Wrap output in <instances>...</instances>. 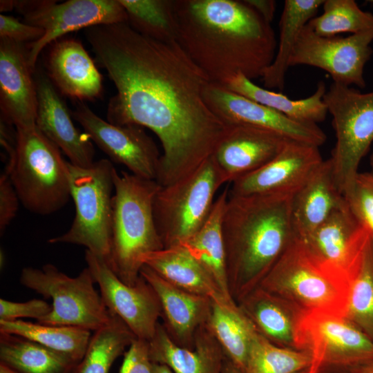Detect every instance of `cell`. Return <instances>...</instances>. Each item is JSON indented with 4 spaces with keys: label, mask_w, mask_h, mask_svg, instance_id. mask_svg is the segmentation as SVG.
Listing matches in <instances>:
<instances>
[{
    "label": "cell",
    "mask_w": 373,
    "mask_h": 373,
    "mask_svg": "<svg viewBox=\"0 0 373 373\" xmlns=\"http://www.w3.org/2000/svg\"><path fill=\"white\" fill-rule=\"evenodd\" d=\"M95 60L116 88L106 119L147 128L162 154L157 182L169 185L211 156L226 126L204 98L210 82L177 41L144 36L128 23L84 29Z\"/></svg>",
    "instance_id": "1"
},
{
    "label": "cell",
    "mask_w": 373,
    "mask_h": 373,
    "mask_svg": "<svg viewBox=\"0 0 373 373\" xmlns=\"http://www.w3.org/2000/svg\"><path fill=\"white\" fill-rule=\"evenodd\" d=\"M176 41L210 82L261 78L277 41L271 23L245 0H173Z\"/></svg>",
    "instance_id": "2"
},
{
    "label": "cell",
    "mask_w": 373,
    "mask_h": 373,
    "mask_svg": "<svg viewBox=\"0 0 373 373\" xmlns=\"http://www.w3.org/2000/svg\"><path fill=\"white\" fill-rule=\"evenodd\" d=\"M291 198L228 195L222 233L233 298L240 300L255 289L294 238Z\"/></svg>",
    "instance_id": "3"
},
{
    "label": "cell",
    "mask_w": 373,
    "mask_h": 373,
    "mask_svg": "<svg viewBox=\"0 0 373 373\" xmlns=\"http://www.w3.org/2000/svg\"><path fill=\"white\" fill-rule=\"evenodd\" d=\"M113 184L111 249L106 262L122 281L133 285L140 277L141 257L164 248L153 213L160 185L115 169Z\"/></svg>",
    "instance_id": "4"
},
{
    "label": "cell",
    "mask_w": 373,
    "mask_h": 373,
    "mask_svg": "<svg viewBox=\"0 0 373 373\" xmlns=\"http://www.w3.org/2000/svg\"><path fill=\"white\" fill-rule=\"evenodd\" d=\"M256 287L302 314L346 316L350 279L318 262L295 237Z\"/></svg>",
    "instance_id": "5"
},
{
    "label": "cell",
    "mask_w": 373,
    "mask_h": 373,
    "mask_svg": "<svg viewBox=\"0 0 373 373\" xmlns=\"http://www.w3.org/2000/svg\"><path fill=\"white\" fill-rule=\"evenodd\" d=\"M16 129L14 147H6L10 158L5 172L25 209L41 216L54 213L71 198L68 162L36 126Z\"/></svg>",
    "instance_id": "6"
},
{
    "label": "cell",
    "mask_w": 373,
    "mask_h": 373,
    "mask_svg": "<svg viewBox=\"0 0 373 373\" xmlns=\"http://www.w3.org/2000/svg\"><path fill=\"white\" fill-rule=\"evenodd\" d=\"M71 198L75 214L69 229L48 240L85 247L93 255L108 260L111 249L112 201L115 167L107 159L87 167L68 162Z\"/></svg>",
    "instance_id": "7"
},
{
    "label": "cell",
    "mask_w": 373,
    "mask_h": 373,
    "mask_svg": "<svg viewBox=\"0 0 373 373\" xmlns=\"http://www.w3.org/2000/svg\"><path fill=\"white\" fill-rule=\"evenodd\" d=\"M224 184L210 157L184 178L160 186L153 198V213L164 247L180 245L199 230Z\"/></svg>",
    "instance_id": "8"
},
{
    "label": "cell",
    "mask_w": 373,
    "mask_h": 373,
    "mask_svg": "<svg viewBox=\"0 0 373 373\" xmlns=\"http://www.w3.org/2000/svg\"><path fill=\"white\" fill-rule=\"evenodd\" d=\"M19 282L52 301L51 312L38 321L39 323L95 332L111 319L112 315L95 289V281L88 267L76 277L67 276L52 264L41 268L25 267Z\"/></svg>",
    "instance_id": "9"
},
{
    "label": "cell",
    "mask_w": 373,
    "mask_h": 373,
    "mask_svg": "<svg viewBox=\"0 0 373 373\" xmlns=\"http://www.w3.org/2000/svg\"><path fill=\"white\" fill-rule=\"evenodd\" d=\"M323 99L332 116L336 135L329 160L335 182L344 195L352 186L361 160L373 142V90L362 93L332 82Z\"/></svg>",
    "instance_id": "10"
},
{
    "label": "cell",
    "mask_w": 373,
    "mask_h": 373,
    "mask_svg": "<svg viewBox=\"0 0 373 373\" xmlns=\"http://www.w3.org/2000/svg\"><path fill=\"white\" fill-rule=\"evenodd\" d=\"M15 9L26 23L44 32L28 48V64L33 70L41 51L68 32L102 24L128 23L119 0L15 1Z\"/></svg>",
    "instance_id": "11"
},
{
    "label": "cell",
    "mask_w": 373,
    "mask_h": 373,
    "mask_svg": "<svg viewBox=\"0 0 373 373\" xmlns=\"http://www.w3.org/2000/svg\"><path fill=\"white\" fill-rule=\"evenodd\" d=\"M299 350L312 358L305 373H319L373 358V341L344 317L304 314L299 324Z\"/></svg>",
    "instance_id": "12"
},
{
    "label": "cell",
    "mask_w": 373,
    "mask_h": 373,
    "mask_svg": "<svg viewBox=\"0 0 373 373\" xmlns=\"http://www.w3.org/2000/svg\"><path fill=\"white\" fill-rule=\"evenodd\" d=\"M373 28L350 36L323 37L307 24L301 30L290 66L307 65L329 74L333 82L366 86L364 68L372 54Z\"/></svg>",
    "instance_id": "13"
},
{
    "label": "cell",
    "mask_w": 373,
    "mask_h": 373,
    "mask_svg": "<svg viewBox=\"0 0 373 373\" xmlns=\"http://www.w3.org/2000/svg\"><path fill=\"white\" fill-rule=\"evenodd\" d=\"M85 133L110 159L130 173L156 180L162 154L144 128L137 125H115L96 115L80 102L71 112Z\"/></svg>",
    "instance_id": "14"
},
{
    "label": "cell",
    "mask_w": 373,
    "mask_h": 373,
    "mask_svg": "<svg viewBox=\"0 0 373 373\" xmlns=\"http://www.w3.org/2000/svg\"><path fill=\"white\" fill-rule=\"evenodd\" d=\"M85 260L108 312L120 318L137 338L149 341L162 316L159 298L140 276L133 285L122 281L106 261L86 251Z\"/></svg>",
    "instance_id": "15"
},
{
    "label": "cell",
    "mask_w": 373,
    "mask_h": 373,
    "mask_svg": "<svg viewBox=\"0 0 373 373\" xmlns=\"http://www.w3.org/2000/svg\"><path fill=\"white\" fill-rule=\"evenodd\" d=\"M204 98L211 111L226 126L244 125L267 129L291 140L318 147L326 141V135L317 124L293 120L222 84L209 82L204 90Z\"/></svg>",
    "instance_id": "16"
},
{
    "label": "cell",
    "mask_w": 373,
    "mask_h": 373,
    "mask_svg": "<svg viewBox=\"0 0 373 373\" xmlns=\"http://www.w3.org/2000/svg\"><path fill=\"white\" fill-rule=\"evenodd\" d=\"M323 162L318 146L289 140L266 164L231 183L229 195H293Z\"/></svg>",
    "instance_id": "17"
},
{
    "label": "cell",
    "mask_w": 373,
    "mask_h": 373,
    "mask_svg": "<svg viewBox=\"0 0 373 373\" xmlns=\"http://www.w3.org/2000/svg\"><path fill=\"white\" fill-rule=\"evenodd\" d=\"M370 239L346 201L306 239L299 240L318 262L350 279Z\"/></svg>",
    "instance_id": "18"
},
{
    "label": "cell",
    "mask_w": 373,
    "mask_h": 373,
    "mask_svg": "<svg viewBox=\"0 0 373 373\" xmlns=\"http://www.w3.org/2000/svg\"><path fill=\"white\" fill-rule=\"evenodd\" d=\"M289 140L267 129L230 125L211 157L224 183H232L266 164Z\"/></svg>",
    "instance_id": "19"
},
{
    "label": "cell",
    "mask_w": 373,
    "mask_h": 373,
    "mask_svg": "<svg viewBox=\"0 0 373 373\" xmlns=\"http://www.w3.org/2000/svg\"><path fill=\"white\" fill-rule=\"evenodd\" d=\"M28 64V48L0 39V107L4 120L16 128L36 126L37 92Z\"/></svg>",
    "instance_id": "20"
},
{
    "label": "cell",
    "mask_w": 373,
    "mask_h": 373,
    "mask_svg": "<svg viewBox=\"0 0 373 373\" xmlns=\"http://www.w3.org/2000/svg\"><path fill=\"white\" fill-rule=\"evenodd\" d=\"M38 129L69 158L72 164L87 167L93 160L95 149L88 136L77 129L61 94L48 76L38 73L35 79Z\"/></svg>",
    "instance_id": "21"
},
{
    "label": "cell",
    "mask_w": 373,
    "mask_h": 373,
    "mask_svg": "<svg viewBox=\"0 0 373 373\" xmlns=\"http://www.w3.org/2000/svg\"><path fill=\"white\" fill-rule=\"evenodd\" d=\"M48 77L61 95L83 102L100 97L102 77L81 41L61 37L50 44Z\"/></svg>",
    "instance_id": "22"
},
{
    "label": "cell",
    "mask_w": 373,
    "mask_h": 373,
    "mask_svg": "<svg viewBox=\"0 0 373 373\" xmlns=\"http://www.w3.org/2000/svg\"><path fill=\"white\" fill-rule=\"evenodd\" d=\"M140 276L159 298L164 326L170 336L180 346L193 348L198 329L208 323L211 299L172 285L146 265L142 267Z\"/></svg>",
    "instance_id": "23"
},
{
    "label": "cell",
    "mask_w": 373,
    "mask_h": 373,
    "mask_svg": "<svg viewBox=\"0 0 373 373\" xmlns=\"http://www.w3.org/2000/svg\"><path fill=\"white\" fill-rule=\"evenodd\" d=\"M149 345L152 361L174 373H222L226 356L207 324L198 329L193 348L178 345L160 323Z\"/></svg>",
    "instance_id": "24"
},
{
    "label": "cell",
    "mask_w": 373,
    "mask_h": 373,
    "mask_svg": "<svg viewBox=\"0 0 373 373\" xmlns=\"http://www.w3.org/2000/svg\"><path fill=\"white\" fill-rule=\"evenodd\" d=\"M346 200L335 182L329 158L323 160L292 195L291 217L294 237L306 239Z\"/></svg>",
    "instance_id": "25"
},
{
    "label": "cell",
    "mask_w": 373,
    "mask_h": 373,
    "mask_svg": "<svg viewBox=\"0 0 373 373\" xmlns=\"http://www.w3.org/2000/svg\"><path fill=\"white\" fill-rule=\"evenodd\" d=\"M239 300V307L262 335L276 345L299 350L302 314L259 287Z\"/></svg>",
    "instance_id": "26"
},
{
    "label": "cell",
    "mask_w": 373,
    "mask_h": 373,
    "mask_svg": "<svg viewBox=\"0 0 373 373\" xmlns=\"http://www.w3.org/2000/svg\"><path fill=\"white\" fill-rule=\"evenodd\" d=\"M141 263L172 285L218 302L227 300L199 262L182 245L164 247L144 254Z\"/></svg>",
    "instance_id": "27"
},
{
    "label": "cell",
    "mask_w": 373,
    "mask_h": 373,
    "mask_svg": "<svg viewBox=\"0 0 373 373\" xmlns=\"http://www.w3.org/2000/svg\"><path fill=\"white\" fill-rule=\"evenodd\" d=\"M229 187H225L216 198L208 218L199 230L180 245L204 268L222 294L227 300H234L227 277L222 233V218Z\"/></svg>",
    "instance_id": "28"
},
{
    "label": "cell",
    "mask_w": 373,
    "mask_h": 373,
    "mask_svg": "<svg viewBox=\"0 0 373 373\" xmlns=\"http://www.w3.org/2000/svg\"><path fill=\"white\" fill-rule=\"evenodd\" d=\"M223 86L302 123L317 124L323 122L328 113L323 99L327 91L323 81L318 82L312 95L300 99H291L283 93L260 87L241 74L232 77Z\"/></svg>",
    "instance_id": "29"
},
{
    "label": "cell",
    "mask_w": 373,
    "mask_h": 373,
    "mask_svg": "<svg viewBox=\"0 0 373 373\" xmlns=\"http://www.w3.org/2000/svg\"><path fill=\"white\" fill-rule=\"evenodd\" d=\"M324 0H286L279 22L274 59L261 77L265 88L283 90L290 59L302 29L314 17Z\"/></svg>",
    "instance_id": "30"
},
{
    "label": "cell",
    "mask_w": 373,
    "mask_h": 373,
    "mask_svg": "<svg viewBox=\"0 0 373 373\" xmlns=\"http://www.w3.org/2000/svg\"><path fill=\"white\" fill-rule=\"evenodd\" d=\"M207 326L225 356L242 372L258 332L238 305L211 300Z\"/></svg>",
    "instance_id": "31"
},
{
    "label": "cell",
    "mask_w": 373,
    "mask_h": 373,
    "mask_svg": "<svg viewBox=\"0 0 373 373\" xmlns=\"http://www.w3.org/2000/svg\"><path fill=\"white\" fill-rule=\"evenodd\" d=\"M0 363L19 373H72L77 364L37 342L3 332Z\"/></svg>",
    "instance_id": "32"
},
{
    "label": "cell",
    "mask_w": 373,
    "mask_h": 373,
    "mask_svg": "<svg viewBox=\"0 0 373 373\" xmlns=\"http://www.w3.org/2000/svg\"><path fill=\"white\" fill-rule=\"evenodd\" d=\"M0 332L37 342L78 363L88 345L91 331L79 327L44 325L21 319L0 321Z\"/></svg>",
    "instance_id": "33"
},
{
    "label": "cell",
    "mask_w": 373,
    "mask_h": 373,
    "mask_svg": "<svg viewBox=\"0 0 373 373\" xmlns=\"http://www.w3.org/2000/svg\"><path fill=\"white\" fill-rule=\"evenodd\" d=\"M111 315L108 324L93 332L83 358L72 373H109L115 360L136 338L120 318Z\"/></svg>",
    "instance_id": "34"
},
{
    "label": "cell",
    "mask_w": 373,
    "mask_h": 373,
    "mask_svg": "<svg viewBox=\"0 0 373 373\" xmlns=\"http://www.w3.org/2000/svg\"><path fill=\"white\" fill-rule=\"evenodd\" d=\"M345 318L373 341V242L370 238L350 276Z\"/></svg>",
    "instance_id": "35"
},
{
    "label": "cell",
    "mask_w": 373,
    "mask_h": 373,
    "mask_svg": "<svg viewBox=\"0 0 373 373\" xmlns=\"http://www.w3.org/2000/svg\"><path fill=\"white\" fill-rule=\"evenodd\" d=\"M128 23L137 32L163 41H176L173 0H119Z\"/></svg>",
    "instance_id": "36"
},
{
    "label": "cell",
    "mask_w": 373,
    "mask_h": 373,
    "mask_svg": "<svg viewBox=\"0 0 373 373\" xmlns=\"http://www.w3.org/2000/svg\"><path fill=\"white\" fill-rule=\"evenodd\" d=\"M309 353L276 345L258 332L242 373H297L310 366Z\"/></svg>",
    "instance_id": "37"
},
{
    "label": "cell",
    "mask_w": 373,
    "mask_h": 373,
    "mask_svg": "<svg viewBox=\"0 0 373 373\" xmlns=\"http://www.w3.org/2000/svg\"><path fill=\"white\" fill-rule=\"evenodd\" d=\"M322 7L323 13L307 23L320 36L355 34L373 28V14L362 10L354 0H325Z\"/></svg>",
    "instance_id": "38"
},
{
    "label": "cell",
    "mask_w": 373,
    "mask_h": 373,
    "mask_svg": "<svg viewBox=\"0 0 373 373\" xmlns=\"http://www.w3.org/2000/svg\"><path fill=\"white\" fill-rule=\"evenodd\" d=\"M344 197L373 242V171L358 172Z\"/></svg>",
    "instance_id": "39"
},
{
    "label": "cell",
    "mask_w": 373,
    "mask_h": 373,
    "mask_svg": "<svg viewBox=\"0 0 373 373\" xmlns=\"http://www.w3.org/2000/svg\"><path fill=\"white\" fill-rule=\"evenodd\" d=\"M51 310L52 305L41 299L22 303L0 299V321H12L21 318H32L38 321Z\"/></svg>",
    "instance_id": "40"
},
{
    "label": "cell",
    "mask_w": 373,
    "mask_h": 373,
    "mask_svg": "<svg viewBox=\"0 0 373 373\" xmlns=\"http://www.w3.org/2000/svg\"><path fill=\"white\" fill-rule=\"evenodd\" d=\"M154 365L149 341L136 338L124 352L118 373H154Z\"/></svg>",
    "instance_id": "41"
},
{
    "label": "cell",
    "mask_w": 373,
    "mask_h": 373,
    "mask_svg": "<svg viewBox=\"0 0 373 373\" xmlns=\"http://www.w3.org/2000/svg\"><path fill=\"white\" fill-rule=\"evenodd\" d=\"M42 29L19 21L17 19L0 15V39H6L17 43H32L44 35Z\"/></svg>",
    "instance_id": "42"
},
{
    "label": "cell",
    "mask_w": 373,
    "mask_h": 373,
    "mask_svg": "<svg viewBox=\"0 0 373 373\" xmlns=\"http://www.w3.org/2000/svg\"><path fill=\"white\" fill-rule=\"evenodd\" d=\"M19 198L14 186L4 171L0 177V232L3 233L17 215Z\"/></svg>",
    "instance_id": "43"
},
{
    "label": "cell",
    "mask_w": 373,
    "mask_h": 373,
    "mask_svg": "<svg viewBox=\"0 0 373 373\" xmlns=\"http://www.w3.org/2000/svg\"><path fill=\"white\" fill-rule=\"evenodd\" d=\"M267 22L271 23L276 10V3L273 0H245Z\"/></svg>",
    "instance_id": "44"
},
{
    "label": "cell",
    "mask_w": 373,
    "mask_h": 373,
    "mask_svg": "<svg viewBox=\"0 0 373 373\" xmlns=\"http://www.w3.org/2000/svg\"><path fill=\"white\" fill-rule=\"evenodd\" d=\"M323 372L326 373H373V358L345 367Z\"/></svg>",
    "instance_id": "45"
},
{
    "label": "cell",
    "mask_w": 373,
    "mask_h": 373,
    "mask_svg": "<svg viewBox=\"0 0 373 373\" xmlns=\"http://www.w3.org/2000/svg\"><path fill=\"white\" fill-rule=\"evenodd\" d=\"M222 373H242L240 370L236 367L233 363L226 356Z\"/></svg>",
    "instance_id": "46"
},
{
    "label": "cell",
    "mask_w": 373,
    "mask_h": 373,
    "mask_svg": "<svg viewBox=\"0 0 373 373\" xmlns=\"http://www.w3.org/2000/svg\"><path fill=\"white\" fill-rule=\"evenodd\" d=\"M15 9V1L13 0H1L0 1L1 12L10 11Z\"/></svg>",
    "instance_id": "47"
},
{
    "label": "cell",
    "mask_w": 373,
    "mask_h": 373,
    "mask_svg": "<svg viewBox=\"0 0 373 373\" xmlns=\"http://www.w3.org/2000/svg\"><path fill=\"white\" fill-rule=\"evenodd\" d=\"M154 373H173V372L167 365L155 363Z\"/></svg>",
    "instance_id": "48"
},
{
    "label": "cell",
    "mask_w": 373,
    "mask_h": 373,
    "mask_svg": "<svg viewBox=\"0 0 373 373\" xmlns=\"http://www.w3.org/2000/svg\"><path fill=\"white\" fill-rule=\"evenodd\" d=\"M0 373H19V372L0 363Z\"/></svg>",
    "instance_id": "49"
},
{
    "label": "cell",
    "mask_w": 373,
    "mask_h": 373,
    "mask_svg": "<svg viewBox=\"0 0 373 373\" xmlns=\"http://www.w3.org/2000/svg\"><path fill=\"white\" fill-rule=\"evenodd\" d=\"M370 165H371V167L372 169V171H373V152L370 156Z\"/></svg>",
    "instance_id": "50"
},
{
    "label": "cell",
    "mask_w": 373,
    "mask_h": 373,
    "mask_svg": "<svg viewBox=\"0 0 373 373\" xmlns=\"http://www.w3.org/2000/svg\"><path fill=\"white\" fill-rule=\"evenodd\" d=\"M306 370H307V369H306ZM297 373H305V370H303V371H301V372H297ZM319 373H326V372H322V371H321V372H320Z\"/></svg>",
    "instance_id": "51"
},
{
    "label": "cell",
    "mask_w": 373,
    "mask_h": 373,
    "mask_svg": "<svg viewBox=\"0 0 373 373\" xmlns=\"http://www.w3.org/2000/svg\"><path fill=\"white\" fill-rule=\"evenodd\" d=\"M370 2L373 3V1H370Z\"/></svg>",
    "instance_id": "52"
}]
</instances>
